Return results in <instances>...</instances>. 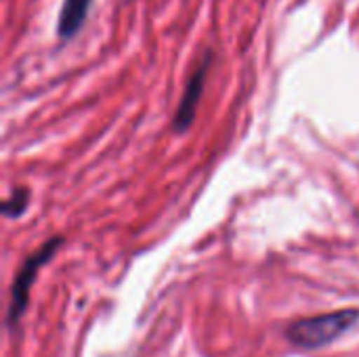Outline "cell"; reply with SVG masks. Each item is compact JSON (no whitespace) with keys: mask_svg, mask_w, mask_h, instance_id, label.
Instances as JSON below:
<instances>
[{"mask_svg":"<svg viewBox=\"0 0 359 357\" xmlns=\"http://www.w3.org/2000/svg\"><path fill=\"white\" fill-rule=\"evenodd\" d=\"M93 0H63L57 21V34L61 40H72L86 21Z\"/></svg>","mask_w":359,"mask_h":357,"instance_id":"cell-4","label":"cell"},{"mask_svg":"<svg viewBox=\"0 0 359 357\" xmlns=\"http://www.w3.org/2000/svg\"><path fill=\"white\" fill-rule=\"evenodd\" d=\"M210 63H212V53L208 50L202 59V63L189 74L187 82H185V90H183V97L179 101V107L175 112V118H172V130L175 133H185L196 114H198V103L202 99V93H204V84H206V78H208V69H210Z\"/></svg>","mask_w":359,"mask_h":357,"instance_id":"cell-3","label":"cell"},{"mask_svg":"<svg viewBox=\"0 0 359 357\" xmlns=\"http://www.w3.org/2000/svg\"><path fill=\"white\" fill-rule=\"evenodd\" d=\"M63 244V238H50L48 242H44L34 255H29L25 259V263L21 265V269L15 276V282L11 286V305H8V322H17L25 309L27 303V295H29V286L34 282V278L38 276L40 267L44 263H48L53 259V255L59 250V246Z\"/></svg>","mask_w":359,"mask_h":357,"instance_id":"cell-2","label":"cell"},{"mask_svg":"<svg viewBox=\"0 0 359 357\" xmlns=\"http://www.w3.org/2000/svg\"><path fill=\"white\" fill-rule=\"evenodd\" d=\"M29 189L27 187H15L11 191V196L2 202V215L6 219H17L25 213L27 204H29Z\"/></svg>","mask_w":359,"mask_h":357,"instance_id":"cell-5","label":"cell"},{"mask_svg":"<svg viewBox=\"0 0 359 357\" xmlns=\"http://www.w3.org/2000/svg\"><path fill=\"white\" fill-rule=\"evenodd\" d=\"M359 320L358 309H345V311H334L328 316H318V318H307L299 320L288 328V341L297 347L305 349H316L324 347L332 341H337L341 335H345L355 322Z\"/></svg>","mask_w":359,"mask_h":357,"instance_id":"cell-1","label":"cell"}]
</instances>
